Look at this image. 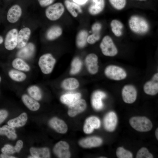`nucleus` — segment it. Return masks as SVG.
Instances as JSON below:
<instances>
[{
    "mask_svg": "<svg viewBox=\"0 0 158 158\" xmlns=\"http://www.w3.org/2000/svg\"><path fill=\"white\" fill-rule=\"evenodd\" d=\"M102 54L105 56L114 57L118 53V50L111 37L108 35L104 36L99 44Z\"/></svg>",
    "mask_w": 158,
    "mask_h": 158,
    "instance_id": "nucleus-3",
    "label": "nucleus"
},
{
    "mask_svg": "<svg viewBox=\"0 0 158 158\" xmlns=\"http://www.w3.org/2000/svg\"><path fill=\"white\" fill-rule=\"evenodd\" d=\"M131 126L136 130L141 132H147L152 128L151 121L145 116H134L129 121Z\"/></svg>",
    "mask_w": 158,
    "mask_h": 158,
    "instance_id": "nucleus-4",
    "label": "nucleus"
},
{
    "mask_svg": "<svg viewBox=\"0 0 158 158\" xmlns=\"http://www.w3.org/2000/svg\"><path fill=\"white\" fill-rule=\"evenodd\" d=\"M136 158H152V155L149 152L146 147H142L138 152L136 155Z\"/></svg>",
    "mask_w": 158,
    "mask_h": 158,
    "instance_id": "nucleus-39",
    "label": "nucleus"
},
{
    "mask_svg": "<svg viewBox=\"0 0 158 158\" xmlns=\"http://www.w3.org/2000/svg\"><path fill=\"white\" fill-rule=\"evenodd\" d=\"M18 35V30L16 28L12 29L7 32L4 41V46L6 49L12 50L17 47Z\"/></svg>",
    "mask_w": 158,
    "mask_h": 158,
    "instance_id": "nucleus-9",
    "label": "nucleus"
},
{
    "mask_svg": "<svg viewBox=\"0 0 158 158\" xmlns=\"http://www.w3.org/2000/svg\"><path fill=\"white\" fill-rule=\"evenodd\" d=\"M102 140L97 137H91L82 139L79 142L80 145L84 148H91L100 145Z\"/></svg>",
    "mask_w": 158,
    "mask_h": 158,
    "instance_id": "nucleus-21",
    "label": "nucleus"
},
{
    "mask_svg": "<svg viewBox=\"0 0 158 158\" xmlns=\"http://www.w3.org/2000/svg\"><path fill=\"white\" fill-rule=\"evenodd\" d=\"M0 158H16V157L10 156L9 155L2 153L0 154Z\"/></svg>",
    "mask_w": 158,
    "mask_h": 158,
    "instance_id": "nucleus-44",
    "label": "nucleus"
},
{
    "mask_svg": "<svg viewBox=\"0 0 158 158\" xmlns=\"http://www.w3.org/2000/svg\"><path fill=\"white\" fill-rule=\"evenodd\" d=\"M82 66L81 60L78 57H75L71 63L70 73L75 75L78 73L80 70Z\"/></svg>",
    "mask_w": 158,
    "mask_h": 158,
    "instance_id": "nucleus-36",
    "label": "nucleus"
},
{
    "mask_svg": "<svg viewBox=\"0 0 158 158\" xmlns=\"http://www.w3.org/2000/svg\"><path fill=\"white\" fill-rule=\"evenodd\" d=\"M64 4L68 11L73 17H77L78 13H81L82 12L80 6L75 2H71L68 0H65Z\"/></svg>",
    "mask_w": 158,
    "mask_h": 158,
    "instance_id": "nucleus-28",
    "label": "nucleus"
},
{
    "mask_svg": "<svg viewBox=\"0 0 158 158\" xmlns=\"http://www.w3.org/2000/svg\"><path fill=\"white\" fill-rule=\"evenodd\" d=\"M109 1L112 6L117 10L122 9L126 4V0H109Z\"/></svg>",
    "mask_w": 158,
    "mask_h": 158,
    "instance_id": "nucleus-38",
    "label": "nucleus"
},
{
    "mask_svg": "<svg viewBox=\"0 0 158 158\" xmlns=\"http://www.w3.org/2000/svg\"><path fill=\"white\" fill-rule=\"evenodd\" d=\"M105 5L104 0H91L88 9L89 13L92 16L99 14L103 11Z\"/></svg>",
    "mask_w": 158,
    "mask_h": 158,
    "instance_id": "nucleus-18",
    "label": "nucleus"
},
{
    "mask_svg": "<svg viewBox=\"0 0 158 158\" xmlns=\"http://www.w3.org/2000/svg\"><path fill=\"white\" fill-rule=\"evenodd\" d=\"M106 97V94L103 92L97 90L92 94L91 97V103L93 107L97 110L102 109L103 107L102 100Z\"/></svg>",
    "mask_w": 158,
    "mask_h": 158,
    "instance_id": "nucleus-16",
    "label": "nucleus"
},
{
    "mask_svg": "<svg viewBox=\"0 0 158 158\" xmlns=\"http://www.w3.org/2000/svg\"><path fill=\"white\" fill-rule=\"evenodd\" d=\"M86 107V103L85 100L80 99L69 106L68 114L70 116L73 117L83 111Z\"/></svg>",
    "mask_w": 158,
    "mask_h": 158,
    "instance_id": "nucleus-13",
    "label": "nucleus"
},
{
    "mask_svg": "<svg viewBox=\"0 0 158 158\" xmlns=\"http://www.w3.org/2000/svg\"><path fill=\"white\" fill-rule=\"evenodd\" d=\"M2 153L8 154H13L16 152L14 147L9 144L4 145L1 149Z\"/></svg>",
    "mask_w": 158,
    "mask_h": 158,
    "instance_id": "nucleus-40",
    "label": "nucleus"
},
{
    "mask_svg": "<svg viewBox=\"0 0 158 158\" xmlns=\"http://www.w3.org/2000/svg\"><path fill=\"white\" fill-rule=\"evenodd\" d=\"M8 75L12 80L16 82L23 81L26 78V75L25 73L16 70H10L8 72Z\"/></svg>",
    "mask_w": 158,
    "mask_h": 158,
    "instance_id": "nucleus-34",
    "label": "nucleus"
},
{
    "mask_svg": "<svg viewBox=\"0 0 158 158\" xmlns=\"http://www.w3.org/2000/svg\"><path fill=\"white\" fill-rule=\"evenodd\" d=\"M40 5L42 7H45L51 5L54 0H38Z\"/></svg>",
    "mask_w": 158,
    "mask_h": 158,
    "instance_id": "nucleus-42",
    "label": "nucleus"
},
{
    "mask_svg": "<svg viewBox=\"0 0 158 158\" xmlns=\"http://www.w3.org/2000/svg\"><path fill=\"white\" fill-rule=\"evenodd\" d=\"M0 135H5L10 140H14L17 138L14 128L8 125H4L0 127Z\"/></svg>",
    "mask_w": 158,
    "mask_h": 158,
    "instance_id": "nucleus-30",
    "label": "nucleus"
},
{
    "mask_svg": "<svg viewBox=\"0 0 158 158\" xmlns=\"http://www.w3.org/2000/svg\"><path fill=\"white\" fill-rule=\"evenodd\" d=\"M27 120V114L24 112L16 117L9 120L7 122V124L14 128L21 127L25 124Z\"/></svg>",
    "mask_w": 158,
    "mask_h": 158,
    "instance_id": "nucleus-23",
    "label": "nucleus"
},
{
    "mask_svg": "<svg viewBox=\"0 0 158 158\" xmlns=\"http://www.w3.org/2000/svg\"><path fill=\"white\" fill-rule=\"evenodd\" d=\"M62 32V29L60 26L54 25L50 27L47 31L46 37L48 40H53L60 37Z\"/></svg>",
    "mask_w": 158,
    "mask_h": 158,
    "instance_id": "nucleus-26",
    "label": "nucleus"
},
{
    "mask_svg": "<svg viewBox=\"0 0 158 158\" xmlns=\"http://www.w3.org/2000/svg\"><path fill=\"white\" fill-rule=\"evenodd\" d=\"M30 96L36 100H39L42 98V94L40 88L37 86L32 85L27 90Z\"/></svg>",
    "mask_w": 158,
    "mask_h": 158,
    "instance_id": "nucleus-35",
    "label": "nucleus"
},
{
    "mask_svg": "<svg viewBox=\"0 0 158 158\" xmlns=\"http://www.w3.org/2000/svg\"><path fill=\"white\" fill-rule=\"evenodd\" d=\"M137 95L136 88L134 85L128 84L122 88L121 95L123 101L127 104H132L136 100Z\"/></svg>",
    "mask_w": 158,
    "mask_h": 158,
    "instance_id": "nucleus-7",
    "label": "nucleus"
},
{
    "mask_svg": "<svg viewBox=\"0 0 158 158\" xmlns=\"http://www.w3.org/2000/svg\"><path fill=\"white\" fill-rule=\"evenodd\" d=\"M30 151L31 156L28 158H48L50 157L49 149L47 147L37 148L31 147Z\"/></svg>",
    "mask_w": 158,
    "mask_h": 158,
    "instance_id": "nucleus-22",
    "label": "nucleus"
},
{
    "mask_svg": "<svg viewBox=\"0 0 158 158\" xmlns=\"http://www.w3.org/2000/svg\"><path fill=\"white\" fill-rule=\"evenodd\" d=\"M65 7L61 2H57L49 6L46 9L45 14L49 20L55 21L59 19L63 14Z\"/></svg>",
    "mask_w": 158,
    "mask_h": 158,
    "instance_id": "nucleus-6",
    "label": "nucleus"
},
{
    "mask_svg": "<svg viewBox=\"0 0 158 158\" xmlns=\"http://www.w3.org/2000/svg\"><path fill=\"white\" fill-rule=\"evenodd\" d=\"M3 41V37L0 36V44H1Z\"/></svg>",
    "mask_w": 158,
    "mask_h": 158,
    "instance_id": "nucleus-47",
    "label": "nucleus"
},
{
    "mask_svg": "<svg viewBox=\"0 0 158 158\" xmlns=\"http://www.w3.org/2000/svg\"><path fill=\"white\" fill-rule=\"evenodd\" d=\"M73 1L78 4H83L85 3L87 0H73Z\"/></svg>",
    "mask_w": 158,
    "mask_h": 158,
    "instance_id": "nucleus-45",
    "label": "nucleus"
},
{
    "mask_svg": "<svg viewBox=\"0 0 158 158\" xmlns=\"http://www.w3.org/2000/svg\"><path fill=\"white\" fill-rule=\"evenodd\" d=\"M1 76H0V83L1 81Z\"/></svg>",
    "mask_w": 158,
    "mask_h": 158,
    "instance_id": "nucleus-49",
    "label": "nucleus"
},
{
    "mask_svg": "<svg viewBox=\"0 0 158 158\" xmlns=\"http://www.w3.org/2000/svg\"><path fill=\"white\" fill-rule=\"evenodd\" d=\"M50 126L57 132L65 133L68 130L67 125L63 120L56 117L51 118L49 122Z\"/></svg>",
    "mask_w": 158,
    "mask_h": 158,
    "instance_id": "nucleus-20",
    "label": "nucleus"
},
{
    "mask_svg": "<svg viewBox=\"0 0 158 158\" xmlns=\"http://www.w3.org/2000/svg\"><path fill=\"white\" fill-rule=\"evenodd\" d=\"M21 49L18 53V56L21 59H28L33 54L35 47L33 44L30 43Z\"/></svg>",
    "mask_w": 158,
    "mask_h": 158,
    "instance_id": "nucleus-25",
    "label": "nucleus"
},
{
    "mask_svg": "<svg viewBox=\"0 0 158 158\" xmlns=\"http://www.w3.org/2000/svg\"><path fill=\"white\" fill-rule=\"evenodd\" d=\"M99 158H107V157H100Z\"/></svg>",
    "mask_w": 158,
    "mask_h": 158,
    "instance_id": "nucleus-48",
    "label": "nucleus"
},
{
    "mask_svg": "<svg viewBox=\"0 0 158 158\" xmlns=\"http://www.w3.org/2000/svg\"><path fill=\"white\" fill-rule=\"evenodd\" d=\"M110 26L112 32L115 36L119 37L122 35L123 25L121 21L117 19L113 20L110 23Z\"/></svg>",
    "mask_w": 158,
    "mask_h": 158,
    "instance_id": "nucleus-32",
    "label": "nucleus"
},
{
    "mask_svg": "<svg viewBox=\"0 0 158 158\" xmlns=\"http://www.w3.org/2000/svg\"><path fill=\"white\" fill-rule=\"evenodd\" d=\"M12 66L15 69L24 71H28L30 69L29 65L20 58H16L12 62Z\"/></svg>",
    "mask_w": 158,
    "mask_h": 158,
    "instance_id": "nucleus-33",
    "label": "nucleus"
},
{
    "mask_svg": "<svg viewBox=\"0 0 158 158\" xmlns=\"http://www.w3.org/2000/svg\"><path fill=\"white\" fill-rule=\"evenodd\" d=\"M23 142L21 140H19L16 142L14 146L16 152H19L23 147Z\"/></svg>",
    "mask_w": 158,
    "mask_h": 158,
    "instance_id": "nucleus-43",
    "label": "nucleus"
},
{
    "mask_svg": "<svg viewBox=\"0 0 158 158\" xmlns=\"http://www.w3.org/2000/svg\"><path fill=\"white\" fill-rule=\"evenodd\" d=\"M99 119L94 116L87 118L85 120L83 126L84 132L86 134L92 133L95 129L99 128L100 126Z\"/></svg>",
    "mask_w": 158,
    "mask_h": 158,
    "instance_id": "nucleus-14",
    "label": "nucleus"
},
{
    "mask_svg": "<svg viewBox=\"0 0 158 158\" xmlns=\"http://www.w3.org/2000/svg\"><path fill=\"white\" fill-rule=\"evenodd\" d=\"M128 25L132 32L139 34L146 33L149 28V24L147 20L138 15H133L130 18Z\"/></svg>",
    "mask_w": 158,
    "mask_h": 158,
    "instance_id": "nucleus-1",
    "label": "nucleus"
},
{
    "mask_svg": "<svg viewBox=\"0 0 158 158\" xmlns=\"http://www.w3.org/2000/svg\"><path fill=\"white\" fill-rule=\"evenodd\" d=\"M21 99L24 104L30 110L35 111L39 109L40 104L31 97L24 94L22 96Z\"/></svg>",
    "mask_w": 158,
    "mask_h": 158,
    "instance_id": "nucleus-24",
    "label": "nucleus"
},
{
    "mask_svg": "<svg viewBox=\"0 0 158 158\" xmlns=\"http://www.w3.org/2000/svg\"><path fill=\"white\" fill-rule=\"evenodd\" d=\"M117 118L116 113L112 111L107 113L104 119V124L105 129L108 131H113L117 124Z\"/></svg>",
    "mask_w": 158,
    "mask_h": 158,
    "instance_id": "nucleus-12",
    "label": "nucleus"
},
{
    "mask_svg": "<svg viewBox=\"0 0 158 158\" xmlns=\"http://www.w3.org/2000/svg\"><path fill=\"white\" fill-rule=\"evenodd\" d=\"M31 33L30 29L28 27H25L21 29L18 35V42L17 47L21 49L27 44Z\"/></svg>",
    "mask_w": 158,
    "mask_h": 158,
    "instance_id": "nucleus-19",
    "label": "nucleus"
},
{
    "mask_svg": "<svg viewBox=\"0 0 158 158\" xmlns=\"http://www.w3.org/2000/svg\"><path fill=\"white\" fill-rule=\"evenodd\" d=\"M56 60L50 53H47L42 55L38 61V65L42 72L47 74L51 73L56 63Z\"/></svg>",
    "mask_w": 158,
    "mask_h": 158,
    "instance_id": "nucleus-5",
    "label": "nucleus"
},
{
    "mask_svg": "<svg viewBox=\"0 0 158 158\" xmlns=\"http://www.w3.org/2000/svg\"><path fill=\"white\" fill-rule=\"evenodd\" d=\"M145 93L149 95H154L158 93V73H154L151 79L146 82L143 86Z\"/></svg>",
    "mask_w": 158,
    "mask_h": 158,
    "instance_id": "nucleus-8",
    "label": "nucleus"
},
{
    "mask_svg": "<svg viewBox=\"0 0 158 158\" xmlns=\"http://www.w3.org/2000/svg\"><path fill=\"white\" fill-rule=\"evenodd\" d=\"M22 14V10L21 7L18 5H14L9 9L8 11L7 20L10 23H15L18 20Z\"/></svg>",
    "mask_w": 158,
    "mask_h": 158,
    "instance_id": "nucleus-17",
    "label": "nucleus"
},
{
    "mask_svg": "<svg viewBox=\"0 0 158 158\" xmlns=\"http://www.w3.org/2000/svg\"><path fill=\"white\" fill-rule=\"evenodd\" d=\"M139 0V1H143V0Z\"/></svg>",
    "mask_w": 158,
    "mask_h": 158,
    "instance_id": "nucleus-50",
    "label": "nucleus"
},
{
    "mask_svg": "<svg viewBox=\"0 0 158 158\" xmlns=\"http://www.w3.org/2000/svg\"><path fill=\"white\" fill-rule=\"evenodd\" d=\"M69 148V145L67 143L60 141L55 145L53 151L54 154L59 158H68L71 156Z\"/></svg>",
    "mask_w": 158,
    "mask_h": 158,
    "instance_id": "nucleus-11",
    "label": "nucleus"
},
{
    "mask_svg": "<svg viewBox=\"0 0 158 158\" xmlns=\"http://www.w3.org/2000/svg\"><path fill=\"white\" fill-rule=\"evenodd\" d=\"M87 31L85 30H80L77 33L75 40L77 46L79 48H83L86 45L88 35Z\"/></svg>",
    "mask_w": 158,
    "mask_h": 158,
    "instance_id": "nucleus-29",
    "label": "nucleus"
},
{
    "mask_svg": "<svg viewBox=\"0 0 158 158\" xmlns=\"http://www.w3.org/2000/svg\"><path fill=\"white\" fill-rule=\"evenodd\" d=\"M98 58L97 55L93 53L88 54L85 59V63L88 72L94 75L98 72L99 68Z\"/></svg>",
    "mask_w": 158,
    "mask_h": 158,
    "instance_id": "nucleus-10",
    "label": "nucleus"
},
{
    "mask_svg": "<svg viewBox=\"0 0 158 158\" xmlns=\"http://www.w3.org/2000/svg\"><path fill=\"white\" fill-rule=\"evenodd\" d=\"M104 73L108 78L115 81H120L125 79L127 73L122 67L115 65H109L105 68Z\"/></svg>",
    "mask_w": 158,
    "mask_h": 158,
    "instance_id": "nucleus-2",
    "label": "nucleus"
},
{
    "mask_svg": "<svg viewBox=\"0 0 158 158\" xmlns=\"http://www.w3.org/2000/svg\"><path fill=\"white\" fill-rule=\"evenodd\" d=\"M61 85L62 87L66 90H72L77 88L79 86V83L76 78H70L63 80Z\"/></svg>",
    "mask_w": 158,
    "mask_h": 158,
    "instance_id": "nucleus-31",
    "label": "nucleus"
},
{
    "mask_svg": "<svg viewBox=\"0 0 158 158\" xmlns=\"http://www.w3.org/2000/svg\"><path fill=\"white\" fill-rule=\"evenodd\" d=\"M116 154L118 158H132L133 157L131 152L122 147H119L117 149Z\"/></svg>",
    "mask_w": 158,
    "mask_h": 158,
    "instance_id": "nucleus-37",
    "label": "nucleus"
},
{
    "mask_svg": "<svg viewBox=\"0 0 158 158\" xmlns=\"http://www.w3.org/2000/svg\"><path fill=\"white\" fill-rule=\"evenodd\" d=\"M155 135L156 136V138L157 139V140H158V128H157L155 132Z\"/></svg>",
    "mask_w": 158,
    "mask_h": 158,
    "instance_id": "nucleus-46",
    "label": "nucleus"
},
{
    "mask_svg": "<svg viewBox=\"0 0 158 158\" xmlns=\"http://www.w3.org/2000/svg\"><path fill=\"white\" fill-rule=\"evenodd\" d=\"M102 28V25L99 22H95L92 25L91 30L92 33L87 37V43L90 44H93L99 40L100 38V32Z\"/></svg>",
    "mask_w": 158,
    "mask_h": 158,
    "instance_id": "nucleus-15",
    "label": "nucleus"
},
{
    "mask_svg": "<svg viewBox=\"0 0 158 158\" xmlns=\"http://www.w3.org/2000/svg\"><path fill=\"white\" fill-rule=\"evenodd\" d=\"M8 115L7 111L5 109H0V124L5 121Z\"/></svg>",
    "mask_w": 158,
    "mask_h": 158,
    "instance_id": "nucleus-41",
    "label": "nucleus"
},
{
    "mask_svg": "<svg viewBox=\"0 0 158 158\" xmlns=\"http://www.w3.org/2000/svg\"><path fill=\"white\" fill-rule=\"evenodd\" d=\"M81 96L79 93H67L62 95L60 99L63 104L70 106L80 99Z\"/></svg>",
    "mask_w": 158,
    "mask_h": 158,
    "instance_id": "nucleus-27",
    "label": "nucleus"
}]
</instances>
